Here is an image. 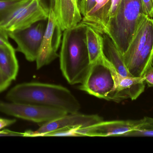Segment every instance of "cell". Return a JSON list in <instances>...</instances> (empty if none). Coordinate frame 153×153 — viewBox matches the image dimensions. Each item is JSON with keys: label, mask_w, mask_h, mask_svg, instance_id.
<instances>
[{"label": "cell", "mask_w": 153, "mask_h": 153, "mask_svg": "<svg viewBox=\"0 0 153 153\" xmlns=\"http://www.w3.org/2000/svg\"><path fill=\"white\" fill-rule=\"evenodd\" d=\"M8 102L61 109L68 114L78 112L81 105L67 88L57 84L27 82L17 84L6 95Z\"/></svg>", "instance_id": "cell-1"}, {"label": "cell", "mask_w": 153, "mask_h": 153, "mask_svg": "<svg viewBox=\"0 0 153 153\" xmlns=\"http://www.w3.org/2000/svg\"><path fill=\"white\" fill-rule=\"evenodd\" d=\"M87 26L81 22L63 33L59 55L60 69L71 85L82 83L91 67L86 45Z\"/></svg>", "instance_id": "cell-2"}, {"label": "cell", "mask_w": 153, "mask_h": 153, "mask_svg": "<svg viewBox=\"0 0 153 153\" xmlns=\"http://www.w3.org/2000/svg\"><path fill=\"white\" fill-rule=\"evenodd\" d=\"M145 16L142 0H121L115 14L102 28L101 34L108 36L123 55Z\"/></svg>", "instance_id": "cell-3"}, {"label": "cell", "mask_w": 153, "mask_h": 153, "mask_svg": "<svg viewBox=\"0 0 153 153\" xmlns=\"http://www.w3.org/2000/svg\"><path fill=\"white\" fill-rule=\"evenodd\" d=\"M116 70L105 54L93 63L79 90L100 99L112 101L116 90Z\"/></svg>", "instance_id": "cell-4"}, {"label": "cell", "mask_w": 153, "mask_h": 153, "mask_svg": "<svg viewBox=\"0 0 153 153\" xmlns=\"http://www.w3.org/2000/svg\"><path fill=\"white\" fill-rule=\"evenodd\" d=\"M49 10L42 0H23L0 21V28L7 33L27 28L48 19Z\"/></svg>", "instance_id": "cell-5"}, {"label": "cell", "mask_w": 153, "mask_h": 153, "mask_svg": "<svg viewBox=\"0 0 153 153\" xmlns=\"http://www.w3.org/2000/svg\"><path fill=\"white\" fill-rule=\"evenodd\" d=\"M153 126V118L145 117L139 120L102 121L86 127L75 129L77 137H123L137 130L147 129Z\"/></svg>", "instance_id": "cell-6"}, {"label": "cell", "mask_w": 153, "mask_h": 153, "mask_svg": "<svg viewBox=\"0 0 153 153\" xmlns=\"http://www.w3.org/2000/svg\"><path fill=\"white\" fill-rule=\"evenodd\" d=\"M0 111L8 116L36 123H46L68 114L57 108L1 100Z\"/></svg>", "instance_id": "cell-7"}, {"label": "cell", "mask_w": 153, "mask_h": 153, "mask_svg": "<svg viewBox=\"0 0 153 153\" xmlns=\"http://www.w3.org/2000/svg\"><path fill=\"white\" fill-rule=\"evenodd\" d=\"M102 120V118L97 115H85L78 112L70 113L44 123L36 131L28 130L22 134L23 137H45L51 133L90 126Z\"/></svg>", "instance_id": "cell-8"}, {"label": "cell", "mask_w": 153, "mask_h": 153, "mask_svg": "<svg viewBox=\"0 0 153 153\" xmlns=\"http://www.w3.org/2000/svg\"><path fill=\"white\" fill-rule=\"evenodd\" d=\"M48 19L39 53L36 60L37 70L49 64L59 57L57 51L62 43L63 31L52 9L49 10Z\"/></svg>", "instance_id": "cell-9"}, {"label": "cell", "mask_w": 153, "mask_h": 153, "mask_svg": "<svg viewBox=\"0 0 153 153\" xmlns=\"http://www.w3.org/2000/svg\"><path fill=\"white\" fill-rule=\"evenodd\" d=\"M44 21L38 22L24 29L8 33L17 45L16 51L22 53L29 62L36 61L46 25Z\"/></svg>", "instance_id": "cell-10"}, {"label": "cell", "mask_w": 153, "mask_h": 153, "mask_svg": "<svg viewBox=\"0 0 153 153\" xmlns=\"http://www.w3.org/2000/svg\"><path fill=\"white\" fill-rule=\"evenodd\" d=\"M114 76L116 86L112 100L114 102L119 103L127 99L135 100L144 91L146 82L144 77H123L116 70Z\"/></svg>", "instance_id": "cell-11"}, {"label": "cell", "mask_w": 153, "mask_h": 153, "mask_svg": "<svg viewBox=\"0 0 153 153\" xmlns=\"http://www.w3.org/2000/svg\"><path fill=\"white\" fill-rule=\"evenodd\" d=\"M153 28V19L146 15L138 26L127 50L122 55L128 71L147 43Z\"/></svg>", "instance_id": "cell-12"}, {"label": "cell", "mask_w": 153, "mask_h": 153, "mask_svg": "<svg viewBox=\"0 0 153 153\" xmlns=\"http://www.w3.org/2000/svg\"><path fill=\"white\" fill-rule=\"evenodd\" d=\"M82 20L77 0H60L58 22L63 31L74 27Z\"/></svg>", "instance_id": "cell-13"}, {"label": "cell", "mask_w": 153, "mask_h": 153, "mask_svg": "<svg viewBox=\"0 0 153 153\" xmlns=\"http://www.w3.org/2000/svg\"><path fill=\"white\" fill-rule=\"evenodd\" d=\"M153 63V28L146 45L135 60L128 72L134 77H143L148 67Z\"/></svg>", "instance_id": "cell-14"}, {"label": "cell", "mask_w": 153, "mask_h": 153, "mask_svg": "<svg viewBox=\"0 0 153 153\" xmlns=\"http://www.w3.org/2000/svg\"><path fill=\"white\" fill-rule=\"evenodd\" d=\"M16 50L12 46H0V69L11 81L16 80L19 70Z\"/></svg>", "instance_id": "cell-15"}, {"label": "cell", "mask_w": 153, "mask_h": 153, "mask_svg": "<svg viewBox=\"0 0 153 153\" xmlns=\"http://www.w3.org/2000/svg\"><path fill=\"white\" fill-rule=\"evenodd\" d=\"M86 45L91 63H93L104 54L103 37L98 30L87 25L86 32Z\"/></svg>", "instance_id": "cell-16"}, {"label": "cell", "mask_w": 153, "mask_h": 153, "mask_svg": "<svg viewBox=\"0 0 153 153\" xmlns=\"http://www.w3.org/2000/svg\"><path fill=\"white\" fill-rule=\"evenodd\" d=\"M103 43L104 54L117 72L123 77L133 76L128 71L123 61L122 55L112 40L107 35L103 36Z\"/></svg>", "instance_id": "cell-17"}, {"label": "cell", "mask_w": 153, "mask_h": 153, "mask_svg": "<svg viewBox=\"0 0 153 153\" xmlns=\"http://www.w3.org/2000/svg\"><path fill=\"white\" fill-rule=\"evenodd\" d=\"M23 0L0 1V21L21 3Z\"/></svg>", "instance_id": "cell-18"}, {"label": "cell", "mask_w": 153, "mask_h": 153, "mask_svg": "<svg viewBox=\"0 0 153 153\" xmlns=\"http://www.w3.org/2000/svg\"><path fill=\"white\" fill-rule=\"evenodd\" d=\"M96 4L95 0H83L79 4V10L82 15L84 16L91 10Z\"/></svg>", "instance_id": "cell-19"}, {"label": "cell", "mask_w": 153, "mask_h": 153, "mask_svg": "<svg viewBox=\"0 0 153 153\" xmlns=\"http://www.w3.org/2000/svg\"><path fill=\"white\" fill-rule=\"evenodd\" d=\"M123 137H153V128L134 130L126 133Z\"/></svg>", "instance_id": "cell-20"}, {"label": "cell", "mask_w": 153, "mask_h": 153, "mask_svg": "<svg viewBox=\"0 0 153 153\" xmlns=\"http://www.w3.org/2000/svg\"><path fill=\"white\" fill-rule=\"evenodd\" d=\"M146 15L153 18V0H142Z\"/></svg>", "instance_id": "cell-21"}, {"label": "cell", "mask_w": 153, "mask_h": 153, "mask_svg": "<svg viewBox=\"0 0 153 153\" xmlns=\"http://www.w3.org/2000/svg\"><path fill=\"white\" fill-rule=\"evenodd\" d=\"M143 77L148 87H153V63L148 67Z\"/></svg>", "instance_id": "cell-22"}, {"label": "cell", "mask_w": 153, "mask_h": 153, "mask_svg": "<svg viewBox=\"0 0 153 153\" xmlns=\"http://www.w3.org/2000/svg\"><path fill=\"white\" fill-rule=\"evenodd\" d=\"M11 82L12 81L4 75L0 69V93L6 90Z\"/></svg>", "instance_id": "cell-23"}, {"label": "cell", "mask_w": 153, "mask_h": 153, "mask_svg": "<svg viewBox=\"0 0 153 153\" xmlns=\"http://www.w3.org/2000/svg\"><path fill=\"white\" fill-rule=\"evenodd\" d=\"M9 42L8 33L0 28V46H11Z\"/></svg>", "instance_id": "cell-24"}, {"label": "cell", "mask_w": 153, "mask_h": 153, "mask_svg": "<svg viewBox=\"0 0 153 153\" xmlns=\"http://www.w3.org/2000/svg\"><path fill=\"white\" fill-rule=\"evenodd\" d=\"M16 122L15 119H6L0 118V130L14 124Z\"/></svg>", "instance_id": "cell-25"}, {"label": "cell", "mask_w": 153, "mask_h": 153, "mask_svg": "<svg viewBox=\"0 0 153 153\" xmlns=\"http://www.w3.org/2000/svg\"><path fill=\"white\" fill-rule=\"evenodd\" d=\"M0 136H23L22 133H17L8 130L0 131Z\"/></svg>", "instance_id": "cell-26"}, {"label": "cell", "mask_w": 153, "mask_h": 153, "mask_svg": "<svg viewBox=\"0 0 153 153\" xmlns=\"http://www.w3.org/2000/svg\"><path fill=\"white\" fill-rule=\"evenodd\" d=\"M83 0H78V4H79Z\"/></svg>", "instance_id": "cell-27"}, {"label": "cell", "mask_w": 153, "mask_h": 153, "mask_svg": "<svg viewBox=\"0 0 153 153\" xmlns=\"http://www.w3.org/2000/svg\"><path fill=\"white\" fill-rule=\"evenodd\" d=\"M0 1H4V0H0Z\"/></svg>", "instance_id": "cell-28"}]
</instances>
